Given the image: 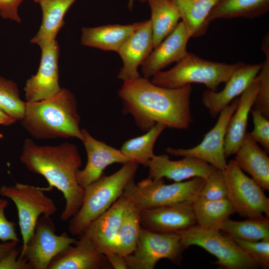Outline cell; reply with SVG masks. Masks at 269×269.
Wrapping results in <instances>:
<instances>
[{
  "label": "cell",
  "mask_w": 269,
  "mask_h": 269,
  "mask_svg": "<svg viewBox=\"0 0 269 269\" xmlns=\"http://www.w3.org/2000/svg\"><path fill=\"white\" fill-rule=\"evenodd\" d=\"M192 87L167 88L140 77L124 81L118 94L123 111L131 114L137 127L147 131L156 124L184 130L193 119L191 110Z\"/></svg>",
  "instance_id": "1"
},
{
  "label": "cell",
  "mask_w": 269,
  "mask_h": 269,
  "mask_svg": "<svg viewBox=\"0 0 269 269\" xmlns=\"http://www.w3.org/2000/svg\"><path fill=\"white\" fill-rule=\"evenodd\" d=\"M20 160L29 171L45 178L48 183L45 191L56 188L62 193L65 205L60 218L63 221L70 220L80 209L84 194L76 178L82 164L77 146L68 142L39 145L26 138Z\"/></svg>",
  "instance_id": "2"
},
{
  "label": "cell",
  "mask_w": 269,
  "mask_h": 269,
  "mask_svg": "<svg viewBox=\"0 0 269 269\" xmlns=\"http://www.w3.org/2000/svg\"><path fill=\"white\" fill-rule=\"evenodd\" d=\"M20 122L36 139L76 138L81 140L82 138L77 100L66 88L47 99L25 101L24 116Z\"/></svg>",
  "instance_id": "3"
},
{
  "label": "cell",
  "mask_w": 269,
  "mask_h": 269,
  "mask_svg": "<svg viewBox=\"0 0 269 269\" xmlns=\"http://www.w3.org/2000/svg\"><path fill=\"white\" fill-rule=\"evenodd\" d=\"M139 164L131 161L114 173L102 175L84 188L82 204L70 219L68 230L75 236L82 235L90 224L108 210L123 194L133 180Z\"/></svg>",
  "instance_id": "4"
},
{
  "label": "cell",
  "mask_w": 269,
  "mask_h": 269,
  "mask_svg": "<svg viewBox=\"0 0 269 269\" xmlns=\"http://www.w3.org/2000/svg\"><path fill=\"white\" fill-rule=\"evenodd\" d=\"M244 62L227 64L205 60L187 52L170 69L161 71L150 81L167 88H178L193 83L205 85L207 89L216 91Z\"/></svg>",
  "instance_id": "5"
},
{
  "label": "cell",
  "mask_w": 269,
  "mask_h": 269,
  "mask_svg": "<svg viewBox=\"0 0 269 269\" xmlns=\"http://www.w3.org/2000/svg\"><path fill=\"white\" fill-rule=\"evenodd\" d=\"M205 181L194 177L166 184L163 178L148 177L136 184L133 179L128 183L123 194L140 210L183 203L193 204L199 196Z\"/></svg>",
  "instance_id": "6"
},
{
  "label": "cell",
  "mask_w": 269,
  "mask_h": 269,
  "mask_svg": "<svg viewBox=\"0 0 269 269\" xmlns=\"http://www.w3.org/2000/svg\"><path fill=\"white\" fill-rule=\"evenodd\" d=\"M186 249L199 246L216 259L215 264L227 269H254L259 267L230 236L220 231L206 229L196 225L177 233Z\"/></svg>",
  "instance_id": "7"
},
{
  "label": "cell",
  "mask_w": 269,
  "mask_h": 269,
  "mask_svg": "<svg viewBox=\"0 0 269 269\" xmlns=\"http://www.w3.org/2000/svg\"><path fill=\"white\" fill-rule=\"evenodd\" d=\"M44 191V188L20 183L0 187V194L11 200L17 209L22 240L20 253L25 250L40 216H51L57 211L54 201Z\"/></svg>",
  "instance_id": "8"
},
{
  "label": "cell",
  "mask_w": 269,
  "mask_h": 269,
  "mask_svg": "<svg viewBox=\"0 0 269 269\" xmlns=\"http://www.w3.org/2000/svg\"><path fill=\"white\" fill-rule=\"evenodd\" d=\"M227 198L235 212L247 218L269 217V199L262 188L247 176L235 160H229L223 170Z\"/></svg>",
  "instance_id": "9"
},
{
  "label": "cell",
  "mask_w": 269,
  "mask_h": 269,
  "mask_svg": "<svg viewBox=\"0 0 269 269\" xmlns=\"http://www.w3.org/2000/svg\"><path fill=\"white\" fill-rule=\"evenodd\" d=\"M186 249L178 233H161L141 227L134 252L125 257L127 269H153L165 259L180 265Z\"/></svg>",
  "instance_id": "10"
},
{
  "label": "cell",
  "mask_w": 269,
  "mask_h": 269,
  "mask_svg": "<svg viewBox=\"0 0 269 269\" xmlns=\"http://www.w3.org/2000/svg\"><path fill=\"white\" fill-rule=\"evenodd\" d=\"M77 239L67 233H55V224L50 216L43 215L38 219L24 251V258L32 269H47L51 260Z\"/></svg>",
  "instance_id": "11"
},
{
  "label": "cell",
  "mask_w": 269,
  "mask_h": 269,
  "mask_svg": "<svg viewBox=\"0 0 269 269\" xmlns=\"http://www.w3.org/2000/svg\"><path fill=\"white\" fill-rule=\"evenodd\" d=\"M238 103V98L234 99L221 111L215 126L198 145L189 148L168 147L166 152L173 156L196 157L216 169L224 170L227 163L224 151L226 129Z\"/></svg>",
  "instance_id": "12"
},
{
  "label": "cell",
  "mask_w": 269,
  "mask_h": 269,
  "mask_svg": "<svg viewBox=\"0 0 269 269\" xmlns=\"http://www.w3.org/2000/svg\"><path fill=\"white\" fill-rule=\"evenodd\" d=\"M41 57L37 72L26 82L24 91L26 102L50 98L61 89L59 83V46L55 40L41 48Z\"/></svg>",
  "instance_id": "13"
},
{
  "label": "cell",
  "mask_w": 269,
  "mask_h": 269,
  "mask_svg": "<svg viewBox=\"0 0 269 269\" xmlns=\"http://www.w3.org/2000/svg\"><path fill=\"white\" fill-rule=\"evenodd\" d=\"M83 142L87 156V163L78 170L76 178L83 188L100 178L104 170L114 163L123 164L132 160L121 150L117 149L94 137L86 129H82Z\"/></svg>",
  "instance_id": "14"
},
{
  "label": "cell",
  "mask_w": 269,
  "mask_h": 269,
  "mask_svg": "<svg viewBox=\"0 0 269 269\" xmlns=\"http://www.w3.org/2000/svg\"><path fill=\"white\" fill-rule=\"evenodd\" d=\"M140 220L142 228L161 233H177L197 225L192 204L188 203L141 210Z\"/></svg>",
  "instance_id": "15"
},
{
  "label": "cell",
  "mask_w": 269,
  "mask_h": 269,
  "mask_svg": "<svg viewBox=\"0 0 269 269\" xmlns=\"http://www.w3.org/2000/svg\"><path fill=\"white\" fill-rule=\"evenodd\" d=\"M152 32L149 19L141 24L127 38L118 51L123 66L118 78L123 81L138 78V71L153 49Z\"/></svg>",
  "instance_id": "16"
},
{
  "label": "cell",
  "mask_w": 269,
  "mask_h": 269,
  "mask_svg": "<svg viewBox=\"0 0 269 269\" xmlns=\"http://www.w3.org/2000/svg\"><path fill=\"white\" fill-rule=\"evenodd\" d=\"M191 36L182 21L157 46L141 65L143 77L149 79L173 62H177L187 53Z\"/></svg>",
  "instance_id": "17"
},
{
  "label": "cell",
  "mask_w": 269,
  "mask_h": 269,
  "mask_svg": "<svg viewBox=\"0 0 269 269\" xmlns=\"http://www.w3.org/2000/svg\"><path fill=\"white\" fill-rule=\"evenodd\" d=\"M147 167L148 177L166 178L174 182H181L194 177L206 180L216 169L200 159L184 156L178 160H171L167 154L154 155Z\"/></svg>",
  "instance_id": "18"
},
{
  "label": "cell",
  "mask_w": 269,
  "mask_h": 269,
  "mask_svg": "<svg viewBox=\"0 0 269 269\" xmlns=\"http://www.w3.org/2000/svg\"><path fill=\"white\" fill-rule=\"evenodd\" d=\"M262 63L246 64L244 63L225 83L222 90L217 92L207 89L202 94V102L213 118L235 98L240 96L258 75Z\"/></svg>",
  "instance_id": "19"
},
{
  "label": "cell",
  "mask_w": 269,
  "mask_h": 269,
  "mask_svg": "<svg viewBox=\"0 0 269 269\" xmlns=\"http://www.w3.org/2000/svg\"><path fill=\"white\" fill-rule=\"evenodd\" d=\"M129 202L122 194L108 210L92 222L83 233L105 256L113 252Z\"/></svg>",
  "instance_id": "20"
},
{
  "label": "cell",
  "mask_w": 269,
  "mask_h": 269,
  "mask_svg": "<svg viewBox=\"0 0 269 269\" xmlns=\"http://www.w3.org/2000/svg\"><path fill=\"white\" fill-rule=\"evenodd\" d=\"M74 246L70 245L58 254L47 269H104L112 268L105 256L84 234Z\"/></svg>",
  "instance_id": "21"
},
{
  "label": "cell",
  "mask_w": 269,
  "mask_h": 269,
  "mask_svg": "<svg viewBox=\"0 0 269 269\" xmlns=\"http://www.w3.org/2000/svg\"><path fill=\"white\" fill-rule=\"evenodd\" d=\"M259 85L258 75L238 99L237 108L226 129L224 143L226 158L235 154L247 133L249 115L256 98Z\"/></svg>",
  "instance_id": "22"
},
{
  "label": "cell",
  "mask_w": 269,
  "mask_h": 269,
  "mask_svg": "<svg viewBox=\"0 0 269 269\" xmlns=\"http://www.w3.org/2000/svg\"><path fill=\"white\" fill-rule=\"evenodd\" d=\"M142 22L84 27L81 30V42L86 46L118 52L124 42Z\"/></svg>",
  "instance_id": "23"
},
{
  "label": "cell",
  "mask_w": 269,
  "mask_h": 269,
  "mask_svg": "<svg viewBox=\"0 0 269 269\" xmlns=\"http://www.w3.org/2000/svg\"><path fill=\"white\" fill-rule=\"evenodd\" d=\"M234 159L264 190H269V157L247 132Z\"/></svg>",
  "instance_id": "24"
},
{
  "label": "cell",
  "mask_w": 269,
  "mask_h": 269,
  "mask_svg": "<svg viewBox=\"0 0 269 269\" xmlns=\"http://www.w3.org/2000/svg\"><path fill=\"white\" fill-rule=\"evenodd\" d=\"M76 0H41L39 2L42 11V21L36 35L30 42L40 49L55 40L64 24V17Z\"/></svg>",
  "instance_id": "25"
},
{
  "label": "cell",
  "mask_w": 269,
  "mask_h": 269,
  "mask_svg": "<svg viewBox=\"0 0 269 269\" xmlns=\"http://www.w3.org/2000/svg\"><path fill=\"white\" fill-rule=\"evenodd\" d=\"M269 10V0H217L207 20L237 17L254 18Z\"/></svg>",
  "instance_id": "26"
},
{
  "label": "cell",
  "mask_w": 269,
  "mask_h": 269,
  "mask_svg": "<svg viewBox=\"0 0 269 269\" xmlns=\"http://www.w3.org/2000/svg\"><path fill=\"white\" fill-rule=\"evenodd\" d=\"M151 17L153 48L176 27L181 19L179 10L172 0H147Z\"/></svg>",
  "instance_id": "27"
},
{
  "label": "cell",
  "mask_w": 269,
  "mask_h": 269,
  "mask_svg": "<svg viewBox=\"0 0 269 269\" xmlns=\"http://www.w3.org/2000/svg\"><path fill=\"white\" fill-rule=\"evenodd\" d=\"M180 13L191 38L204 34L209 24L208 16L217 0H172Z\"/></svg>",
  "instance_id": "28"
},
{
  "label": "cell",
  "mask_w": 269,
  "mask_h": 269,
  "mask_svg": "<svg viewBox=\"0 0 269 269\" xmlns=\"http://www.w3.org/2000/svg\"><path fill=\"white\" fill-rule=\"evenodd\" d=\"M192 207L197 225L220 231L224 222L236 213L228 198L208 200L199 196L193 203Z\"/></svg>",
  "instance_id": "29"
},
{
  "label": "cell",
  "mask_w": 269,
  "mask_h": 269,
  "mask_svg": "<svg viewBox=\"0 0 269 269\" xmlns=\"http://www.w3.org/2000/svg\"><path fill=\"white\" fill-rule=\"evenodd\" d=\"M129 201L113 248V252L124 257L134 252L141 229L140 210Z\"/></svg>",
  "instance_id": "30"
},
{
  "label": "cell",
  "mask_w": 269,
  "mask_h": 269,
  "mask_svg": "<svg viewBox=\"0 0 269 269\" xmlns=\"http://www.w3.org/2000/svg\"><path fill=\"white\" fill-rule=\"evenodd\" d=\"M165 128L162 124H156L145 134L126 141L120 150L132 161L147 166L155 155V143Z\"/></svg>",
  "instance_id": "31"
},
{
  "label": "cell",
  "mask_w": 269,
  "mask_h": 269,
  "mask_svg": "<svg viewBox=\"0 0 269 269\" xmlns=\"http://www.w3.org/2000/svg\"><path fill=\"white\" fill-rule=\"evenodd\" d=\"M220 231L232 238L244 241H258L269 239V217L250 218L239 221L228 218Z\"/></svg>",
  "instance_id": "32"
},
{
  "label": "cell",
  "mask_w": 269,
  "mask_h": 269,
  "mask_svg": "<svg viewBox=\"0 0 269 269\" xmlns=\"http://www.w3.org/2000/svg\"><path fill=\"white\" fill-rule=\"evenodd\" d=\"M25 101L20 98L17 84L0 76V110L20 121L24 114Z\"/></svg>",
  "instance_id": "33"
},
{
  "label": "cell",
  "mask_w": 269,
  "mask_h": 269,
  "mask_svg": "<svg viewBox=\"0 0 269 269\" xmlns=\"http://www.w3.org/2000/svg\"><path fill=\"white\" fill-rule=\"evenodd\" d=\"M269 34L264 37L263 50L266 59L262 63L258 74L259 85L256 98L253 105L254 109L260 112L269 119Z\"/></svg>",
  "instance_id": "34"
},
{
  "label": "cell",
  "mask_w": 269,
  "mask_h": 269,
  "mask_svg": "<svg viewBox=\"0 0 269 269\" xmlns=\"http://www.w3.org/2000/svg\"><path fill=\"white\" fill-rule=\"evenodd\" d=\"M199 197L208 200L227 198V190L223 171L216 169L205 180Z\"/></svg>",
  "instance_id": "35"
},
{
  "label": "cell",
  "mask_w": 269,
  "mask_h": 269,
  "mask_svg": "<svg viewBox=\"0 0 269 269\" xmlns=\"http://www.w3.org/2000/svg\"><path fill=\"white\" fill-rule=\"evenodd\" d=\"M232 239L259 266L264 269L269 268V239L258 241Z\"/></svg>",
  "instance_id": "36"
},
{
  "label": "cell",
  "mask_w": 269,
  "mask_h": 269,
  "mask_svg": "<svg viewBox=\"0 0 269 269\" xmlns=\"http://www.w3.org/2000/svg\"><path fill=\"white\" fill-rule=\"evenodd\" d=\"M254 129L248 133L250 136L260 143L266 150L269 151V119L265 117L260 112L252 109Z\"/></svg>",
  "instance_id": "37"
},
{
  "label": "cell",
  "mask_w": 269,
  "mask_h": 269,
  "mask_svg": "<svg viewBox=\"0 0 269 269\" xmlns=\"http://www.w3.org/2000/svg\"><path fill=\"white\" fill-rule=\"evenodd\" d=\"M8 205L7 200L0 198V240L2 242L11 241L19 242L15 224L9 221L4 214V210Z\"/></svg>",
  "instance_id": "38"
},
{
  "label": "cell",
  "mask_w": 269,
  "mask_h": 269,
  "mask_svg": "<svg viewBox=\"0 0 269 269\" xmlns=\"http://www.w3.org/2000/svg\"><path fill=\"white\" fill-rule=\"evenodd\" d=\"M17 247L0 260V269H32L26 259L20 256Z\"/></svg>",
  "instance_id": "39"
},
{
  "label": "cell",
  "mask_w": 269,
  "mask_h": 269,
  "mask_svg": "<svg viewBox=\"0 0 269 269\" xmlns=\"http://www.w3.org/2000/svg\"><path fill=\"white\" fill-rule=\"evenodd\" d=\"M23 0H0V16L2 18L20 22L18 7Z\"/></svg>",
  "instance_id": "40"
},
{
  "label": "cell",
  "mask_w": 269,
  "mask_h": 269,
  "mask_svg": "<svg viewBox=\"0 0 269 269\" xmlns=\"http://www.w3.org/2000/svg\"><path fill=\"white\" fill-rule=\"evenodd\" d=\"M111 266L115 269H127L125 257L112 252L105 255Z\"/></svg>",
  "instance_id": "41"
},
{
  "label": "cell",
  "mask_w": 269,
  "mask_h": 269,
  "mask_svg": "<svg viewBox=\"0 0 269 269\" xmlns=\"http://www.w3.org/2000/svg\"><path fill=\"white\" fill-rule=\"evenodd\" d=\"M18 242L7 241L0 243V260L17 246Z\"/></svg>",
  "instance_id": "42"
},
{
  "label": "cell",
  "mask_w": 269,
  "mask_h": 269,
  "mask_svg": "<svg viewBox=\"0 0 269 269\" xmlns=\"http://www.w3.org/2000/svg\"><path fill=\"white\" fill-rule=\"evenodd\" d=\"M17 121L0 110V125L9 126Z\"/></svg>",
  "instance_id": "43"
},
{
  "label": "cell",
  "mask_w": 269,
  "mask_h": 269,
  "mask_svg": "<svg viewBox=\"0 0 269 269\" xmlns=\"http://www.w3.org/2000/svg\"><path fill=\"white\" fill-rule=\"evenodd\" d=\"M134 0H129L128 7L130 10L133 9Z\"/></svg>",
  "instance_id": "44"
},
{
  "label": "cell",
  "mask_w": 269,
  "mask_h": 269,
  "mask_svg": "<svg viewBox=\"0 0 269 269\" xmlns=\"http://www.w3.org/2000/svg\"><path fill=\"white\" fill-rule=\"evenodd\" d=\"M35 2H39L41 0H32Z\"/></svg>",
  "instance_id": "45"
},
{
  "label": "cell",
  "mask_w": 269,
  "mask_h": 269,
  "mask_svg": "<svg viewBox=\"0 0 269 269\" xmlns=\"http://www.w3.org/2000/svg\"><path fill=\"white\" fill-rule=\"evenodd\" d=\"M139 1H140L141 2H144L145 1H147V0H139Z\"/></svg>",
  "instance_id": "46"
},
{
  "label": "cell",
  "mask_w": 269,
  "mask_h": 269,
  "mask_svg": "<svg viewBox=\"0 0 269 269\" xmlns=\"http://www.w3.org/2000/svg\"><path fill=\"white\" fill-rule=\"evenodd\" d=\"M2 137H3L2 134L0 133V138H2Z\"/></svg>",
  "instance_id": "47"
}]
</instances>
